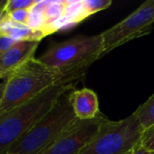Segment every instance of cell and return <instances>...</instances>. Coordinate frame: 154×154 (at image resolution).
<instances>
[{"instance_id":"1","label":"cell","mask_w":154,"mask_h":154,"mask_svg":"<svg viewBox=\"0 0 154 154\" xmlns=\"http://www.w3.org/2000/svg\"><path fill=\"white\" fill-rule=\"evenodd\" d=\"M77 82L56 84L0 116V154L6 152L42 118Z\"/></svg>"},{"instance_id":"2","label":"cell","mask_w":154,"mask_h":154,"mask_svg":"<svg viewBox=\"0 0 154 154\" xmlns=\"http://www.w3.org/2000/svg\"><path fill=\"white\" fill-rule=\"evenodd\" d=\"M103 57V41L100 34L77 35L51 45L38 60L48 67L61 72L70 82H78L88 69Z\"/></svg>"},{"instance_id":"3","label":"cell","mask_w":154,"mask_h":154,"mask_svg":"<svg viewBox=\"0 0 154 154\" xmlns=\"http://www.w3.org/2000/svg\"><path fill=\"white\" fill-rule=\"evenodd\" d=\"M0 100V116L59 83H72L60 70L31 58L5 80Z\"/></svg>"},{"instance_id":"4","label":"cell","mask_w":154,"mask_h":154,"mask_svg":"<svg viewBox=\"0 0 154 154\" xmlns=\"http://www.w3.org/2000/svg\"><path fill=\"white\" fill-rule=\"evenodd\" d=\"M71 91L60 97L54 106L5 154H40L45 150L77 119L69 101V93Z\"/></svg>"},{"instance_id":"5","label":"cell","mask_w":154,"mask_h":154,"mask_svg":"<svg viewBox=\"0 0 154 154\" xmlns=\"http://www.w3.org/2000/svg\"><path fill=\"white\" fill-rule=\"evenodd\" d=\"M143 131L134 113L119 121L107 120L79 154H126L140 143Z\"/></svg>"},{"instance_id":"6","label":"cell","mask_w":154,"mask_h":154,"mask_svg":"<svg viewBox=\"0 0 154 154\" xmlns=\"http://www.w3.org/2000/svg\"><path fill=\"white\" fill-rule=\"evenodd\" d=\"M154 24V0H147L125 19L100 33L103 57L115 49L149 34Z\"/></svg>"},{"instance_id":"7","label":"cell","mask_w":154,"mask_h":154,"mask_svg":"<svg viewBox=\"0 0 154 154\" xmlns=\"http://www.w3.org/2000/svg\"><path fill=\"white\" fill-rule=\"evenodd\" d=\"M107 120L101 114L90 120L76 119L40 154H79Z\"/></svg>"},{"instance_id":"8","label":"cell","mask_w":154,"mask_h":154,"mask_svg":"<svg viewBox=\"0 0 154 154\" xmlns=\"http://www.w3.org/2000/svg\"><path fill=\"white\" fill-rule=\"evenodd\" d=\"M40 42H17L0 56V79H5L12 72L34 57Z\"/></svg>"},{"instance_id":"9","label":"cell","mask_w":154,"mask_h":154,"mask_svg":"<svg viewBox=\"0 0 154 154\" xmlns=\"http://www.w3.org/2000/svg\"><path fill=\"white\" fill-rule=\"evenodd\" d=\"M69 101L77 119L90 120L100 115L98 97L92 89L84 88L72 90Z\"/></svg>"},{"instance_id":"10","label":"cell","mask_w":154,"mask_h":154,"mask_svg":"<svg viewBox=\"0 0 154 154\" xmlns=\"http://www.w3.org/2000/svg\"><path fill=\"white\" fill-rule=\"evenodd\" d=\"M48 1H36L35 4L30 8L27 26L33 30H40L44 32L45 29V16H44V8ZM45 34V32H44ZM46 36V34H45Z\"/></svg>"},{"instance_id":"11","label":"cell","mask_w":154,"mask_h":154,"mask_svg":"<svg viewBox=\"0 0 154 154\" xmlns=\"http://www.w3.org/2000/svg\"><path fill=\"white\" fill-rule=\"evenodd\" d=\"M62 16H65L70 21L71 23L77 25L81 23L88 16L85 11L83 5V0L79 1H65V6L63 10Z\"/></svg>"},{"instance_id":"12","label":"cell","mask_w":154,"mask_h":154,"mask_svg":"<svg viewBox=\"0 0 154 154\" xmlns=\"http://www.w3.org/2000/svg\"><path fill=\"white\" fill-rule=\"evenodd\" d=\"M134 113L143 130L154 125V93Z\"/></svg>"},{"instance_id":"13","label":"cell","mask_w":154,"mask_h":154,"mask_svg":"<svg viewBox=\"0 0 154 154\" xmlns=\"http://www.w3.org/2000/svg\"><path fill=\"white\" fill-rule=\"evenodd\" d=\"M65 1L66 0L48 1L44 8V16H45V23H46L44 32L46 36H48V32H47L48 27L62 15L65 6Z\"/></svg>"},{"instance_id":"14","label":"cell","mask_w":154,"mask_h":154,"mask_svg":"<svg viewBox=\"0 0 154 154\" xmlns=\"http://www.w3.org/2000/svg\"><path fill=\"white\" fill-rule=\"evenodd\" d=\"M112 3V0H83V5L88 17L94 14L107 9Z\"/></svg>"},{"instance_id":"15","label":"cell","mask_w":154,"mask_h":154,"mask_svg":"<svg viewBox=\"0 0 154 154\" xmlns=\"http://www.w3.org/2000/svg\"><path fill=\"white\" fill-rule=\"evenodd\" d=\"M36 0H7L5 5V13H9L14 10L28 9L35 4Z\"/></svg>"},{"instance_id":"16","label":"cell","mask_w":154,"mask_h":154,"mask_svg":"<svg viewBox=\"0 0 154 154\" xmlns=\"http://www.w3.org/2000/svg\"><path fill=\"white\" fill-rule=\"evenodd\" d=\"M5 14L14 23H18V24H22V25H27L28 15H29V10L28 9L14 10V11L9 12V13H5Z\"/></svg>"},{"instance_id":"17","label":"cell","mask_w":154,"mask_h":154,"mask_svg":"<svg viewBox=\"0 0 154 154\" xmlns=\"http://www.w3.org/2000/svg\"><path fill=\"white\" fill-rule=\"evenodd\" d=\"M140 143L148 151L154 152V125L143 131Z\"/></svg>"},{"instance_id":"18","label":"cell","mask_w":154,"mask_h":154,"mask_svg":"<svg viewBox=\"0 0 154 154\" xmlns=\"http://www.w3.org/2000/svg\"><path fill=\"white\" fill-rule=\"evenodd\" d=\"M17 42L14 41L13 39L7 36H1L0 35V56L11 49Z\"/></svg>"},{"instance_id":"19","label":"cell","mask_w":154,"mask_h":154,"mask_svg":"<svg viewBox=\"0 0 154 154\" xmlns=\"http://www.w3.org/2000/svg\"><path fill=\"white\" fill-rule=\"evenodd\" d=\"M153 152H150V151H148L146 148H144L143 145H142V143H137L135 146H134V148L132 150V152H131V154H153Z\"/></svg>"},{"instance_id":"20","label":"cell","mask_w":154,"mask_h":154,"mask_svg":"<svg viewBox=\"0 0 154 154\" xmlns=\"http://www.w3.org/2000/svg\"><path fill=\"white\" fill-rule=\"evenodd\" d=\"M7 0H0V18L5 14V5H6Z\"/></svg>"},{"instance_id":"21","label":"cell","mask_w":154,"mask_h":154,"mask_svg":"<svg viewBox=\"0 0 154 154\" xmlns=\"http://www.w3.org/2000/svg\"><path fill=\"white\" fill-rule=\"evenodd\" d=\"M5 81H3L2 83H0V100L2 98V96H3V93H4V89H5Z\"/></svg>"},{"instance_id":"22","label":"cell","mask_w":154,"mask_h":154,"mask_svg":"<svg viewBox=\"0 0 154 154\" xmlns=\"http://www.w3.org/2000/svg\"><path fill=\"white\" fill-rule=\"evenodd\" d=\"M131 152H132V151H131ZM131 152H127V153H126V154H131Z\"/></svg>"},{"instance_id":"23","label":"cell","mask_w":154,"mask_h":154,"mask_svg":"<svg viewBox=\"0 0 154 154\" xmlns=\"http://www.w3.org/2000/svg\"><path fill=\"white\" fill-rule=\"evenodd\" d=\"M153 154H154V153H153Z\"/></svg>"}]
</instances>
